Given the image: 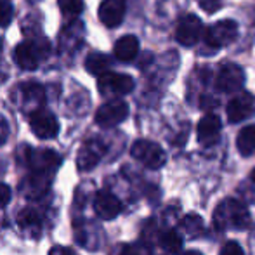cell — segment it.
<instances>
[{"instance_id": "6da1fadb", "label": "cell", "mask_w": 255, "mask_h": 255, "mask_svg": "<svg viewBox=\"0 0 255 255\" xmlns=\"http://www.w3.org/2000/svg\"><path fill=\"white\" fill-rule=\"evenodd\" d=\"M214 222L219 229H235V231H243L249 229L252 224L249 208L240 200L226 198L217 205L214 212Z\"/></svg>"}, {"instance_id": "7a4b0ae2", "label": "cell", "mask_w": 255, "mask_h": 255, "mask_svg": "<svg viewBox=\"0 0 255 255\" xmlns=\"http://www.w3.org/2000/svg\"><path fill=\"white\" fill-rule=\"evenodd\" d=\"M49 42L45 38H38L33 42H23L14 49V61L21 70H35L38 63L49 56Z\"/></svg>"}, {"instance_id": "3957f363", "label": "cell", "mask_w": 255, "mask_h": 255, "mask_svg": "<svg viewBox=\"0 0 255 255\" xmlns=\"http://www.w3.org/2000/svg\"><path fill=\"white\" fill-rule=\"evenodd\" d=\"M238 24L233 19H222L210 24L205 31V44L210 49H222L236 40Z\"/></svg>"}, {"instance_id": "277c9868", "label": "cell", "mask_w": 255, "mask_h": 255, "mask_svg": "<svg viewBox=\"0 0 255 255\" xmlns=\"http://www.w3.org/2000/svg\"><path fill=\"white\" fill-rule=\"evenodd\" d=\"M130 154L135 158L137 161H141L144 167L151 168V170H156V168H161L165 165V151L161 149L160 144L153 141H146V139H139L132 144L130 148Z\"/></svg>"}, {"instance_id": "5b68a950", "label": "cell", "mask_w": 255, "mask_h": 255, "mask_svg": "<svg viewBox=\"0 0 255 255\" xmlns=\"http://www.w3.org/2000/svg\"><path fill=\"white\" fill-rule=\"evenodd\" d=\"M135 87V82L130 75L108 71L98 80V89L103 96H125L130 94Z\"/></svg>"}, {"instance_id": "8992f818", "label": "cell", "mask_w": 255, "mask_h": 255, "mask_svg": "<svg viewBox=\"0 0 255 255\" xmlns=\"http://www.w3.org/2000/svg\"><path fill=\"white\" fill-rule=\"evenodd\" d=\"M127 117H128V104L122 101V99H113V101L104 103L96 111V124L99 127L110 128L115 127V125H120Z\"/></svg>"}, {"instance_id": "52a82bcc", "label": "cell", "mask_w": 255, "mask_h": 255, "mask_svg": "<svg viewBox=\"0 0 255 255\" xmlns=\"http://www.w3.org/2000/svg\"><path fill=\"white\" fill-rule=\"evenodd\" d=\"M215 85L221 92L226 94H233V92H240L245 85V71L242 66L235 63H228L219 70L217 78H215Z\"/></svg>"}, {"instance_id": "ba28073f", "label": "cell", "mask_w": 255, "mask_h": 255, "mask_svg": "<svg viewBox=\"0 0 255 255\" xmlns=\"http://www.w3.org/2000/svg\"><path fill=\"white\" fill-rule=\"evenodd\" d=\"M226 113H228V120L231 124H240V122L255 117V96L250 92H242V94L235 96L228 103Z\"/></svg>"}, {"instance_id": "9c48e42d", "label": "cell", "mask_w": 255, "mask_h": 255, "mask_svg": "<svg viewBox=\"0 0 255 255\" xmlns=\"http://www.w3.org/2000/svg\"><path fill=\"white\" fill-rule=\"evenodd\" d=\"M30 128L38 139H54L59 134V122L47 110H37L30 115Z\"/></svg>"}, {"instance_id": "30bf717a", "label": "cell", "mask_w": 255, "mask_h": 255, "mask_svg": "<svg viewBox=\"0 0 255 255\" xmlns=\"http://www.w3.org/2000/svg\"><path fill=\"white\" fill-rule=\"evenodd\" d=\"M202 31L203 24L200 21V17L195 16V14H186L179 21L177 30H175V38L184 47H193L202 38Z\"/></svg>"}, {"instance_id": "8fae6325", "label": "cell", "mask_w": 255, "mask_h": 255, "mask_svg": "<svg viewBox=\"0 0 255 255\" xmlns=\"http://www.w3.org/2000/svg\"><path fill=\"white\" fill-rule=\"evenodd\" d=\"M61 163V156L52 149H30L28 151V165L33 174L54 175Z\"/></svg>"}, {"instance_id": "7c38bea8", "label": "cell", "mask_w": 255, "mask_h": 255, "mask_svg": "<svg viewBox=\"0 0 255 255\" xmlns=\"http://www.w3.org/2000/svg\"><path fill=\"white\" fill-rule=\"evenodd\" d=\"M106 153V146L99 139H89L82 144L77 154V167L82 172H91L96 165L101 161V158Z\"/></svg>"}, {"instance_id": "4fadbf2b", "label": "cell", "mask_w": 255, "mask_h": 255, "mask_svg": "<svg viewBox=\"0 0 255 255\" xmlns=\"http://www.w3.org/2000/svg\"><path fill=\"white\" fill-rule=\"evenodd\" d=\"M127 10V0H103L99 5V19L104 26L117 28L122 24Z\"/></svg>"}, {"instance_id": "5bb4252c", "label": "cell", "mask_w": 255, "mask_h": 255, "mask_svg": "<svg viewBox=\"0 0 255 255\" xmlns=\"http://www.w3.org/2000/svg\"><path fill=\"white\" fill-rule=\"evenodd\" d=\"M221 118L217 115H205L202 120L198 122V128H196V135H198V142L203 146H212L219 141L221 137Z\"/></svg>"}, {"instance_id": "9a60e30c", "label": "cell", "mask_w": 255, "mask_h": 255, "mask_svg": "<svg viewBox=\"0 0 255 255\" xmlns=\"http://www.w3.org/2000/svg\"><path fill=\"white\" fill-rule=\"evenodd\" d=\"M94 210L99 219L103 221H113L122 212V203L113 193L99 191L94 198Z\"/></svg>"}, {"instance_id": "2e32d148", "label": "cell", "mask_w": 255, "mask_h": 255, "mask_svg": "<svg viewBox=\"0 0 255 255\" xmlns=\"http://www.w3.org/2000/svg\"><path fill=\"white\" fill-rule=\"evenodd\" d=\"M139 54V40L134 35H125L115 44V57L122 63H130Z\"/></svg>"}, {"instance_id": "e0dca14e", "label": "cell", "mask_w": 255, "mask_h": 255, "mask_svg": "<svg viewBox=\"0 0 255 255\" xmlns=\"http://www.w3.org/2000/svg\"><path fill=\"white\" fill-rule=\"evenodd\" d=\"M21 94H23L24 103L31 106V113L37 110H42L40 106L45 101V94H44V89L38 84H24L21 87Z\"/></svg>"}, {"instance_id": "ac0fdd59", "label": "cell", "mask_w": 255, "mask_h": 255, "mask_svg": "<svg viewBox=\"0 0 255 255\" xmlns=\"http://www.w3.org/2000/svg\"><path fill=\"white\" fill-rule=\"evenodd\" d=\"M110 66H111V59L101 52L89 54L87 59H85V68H87L89 73L94 75V77H103L104 73L110 71Z\"/></svg>"}, {"instance_id": "d6986e66", "label": "cell", "mask_w": 255, "mask_h": 255, "mask_svg": "<svg viewBox=\"0 0 255 255\" xmlns=\"http://www.w3.org/2000/svg\"><path fill=\"white\" fill-rule=\"evenodd\" d=\"M17 224H19V228L23 229L24 233H28V235H31V236L40 235V229H42L40 217H38V214L35 210L24 208L19 214V217H17Z\"/></svg>"}, {"instance_id": "ffe728a7", "label": "cell", "mask_w": 255, "mask_h": 255, "mask_svg": "<svg viewBox=\"0 0 255 255\" xmlns=\"http://www.w3.org/2000/svg\"><path fill=\"white\" fill-rule=\"evenodd\" d=\"M236 148L242 156H250L255 151V125H247L236 137Z\"/></svg>"}, {"instance_id": "44dd1931", "label": "cell", "mask_w": 255, "mask_h": 255, "mask_svg": "<svg viewBox=\"0 0 255 255\" xmlns=\"http://www.w3.org/2000/svg\"><path fill=\"white\" fill-rule=\"evenodd\" d=\"M181 229H182V231H184L186 235H188L191 240L200 238V236L203 235V231H205L202 217H200V215H196V214L186 215V217L181 221Z\"/></svg>"}, {"instance_id": "7402d4cb", "label": "cell", "mask_w": 255, "mask_h": 255, "mask_svg": "<svg viewBox=\"0 0 255 255\" xmlns=\"http://www.w3.org/2000/svg\"><path fill=\"white\" fill-rule=\"evenodd\" d=\"M160 245L165 252L168 254H179L182 250V238L177 231H165L160 236Z\"/></svg>"}, {"instance_id": "603a6c76", "label": "cell", "mask_w": 255, "mask_h": 255, "mask_svg": "<svg viewBox=\"0 0 255 255\" xmlns=\"http://www.w3.org/2000/svg\"><path fill=\"white\" fill-rule=\"evenodd\" d=\"M57 3L63 16L66 17H77L84 10V0H57Z\"/></svg>"}, {"instance_id": "cb8c5ba5", "label": "cell", "mask_w": 255, "mask_h": 255, "mask_svg": "<svg viewBox=\"0 0 255 255\" xmlns=\"http://www.w3.org/2000/svg\"><path fill=\"white\" fill-rule=\"evenodd\" d=\"M14 17V9L7 0H0V26H9Z\"/></svg>"}, {"instance_id": "d4e9b609", "label": "cell", "mask_w": 255, "mask_h": 255, "mask_svg": "<svg viewBox=\"0 0 255 255\" xmlns=\"http://www.w3.org/2000/svg\"><path fill=\"white\" fill-rule=\"evenodd\" d=\"M120 255H149V249H146L142 243H134V245L124 247Z\"/></svg>"}, {"instance_id": "484cf974", "label": "cell", "mask_w": 255, "mask_h": 255, "mask_svg": "<svg viewBox=\"0 0 255 255\" xmlns=\"http://www.w3.org/2000/svg\"><path fill=\"white\" fill-rule=\"evenodd\" d=\"M198 5L202 7L203 10H207L208 14H214L215 10H219L222 5H224L226 0H196Z\"/></svg>"}, {"instance_id": "4316f807", "label": "cell", "mask_w": 255, "mask_h": 255, "mask_svg": "<svg viewBox=\"0 0 255 255\" xmlns=\"http://www.w3.org/2000/svg\"><path fill=\"white\" fill-rule=\"evenodd\" d=\"M221 255H245L243 254V249L240 243L236 242H228L221 250Z\"/></svg>"}, {"instance_id": "83f0119b", "label": "cell", "mask_w": 255, "mask_h": 255, "mask_svg": "<svg viewBox=\"0 0 255 255\" xmlns=\"http://www.w3.org/2000/svg\"><path fill=\"white\" fill-rule=\"evenodd\" d=\"M9 139V124L5 118L0 115V146H3Z\"/></svg>"}, {"instance_id": "f1b7e54d", "label": "cell", "mask_w": 255, "mask_h": 255, "mask_svg": "<svg viewBox=\"0 0 255 255\" xmlns=\"http://www.w3.org/2000/svg\"><path fill=\"white\" fill-rule=\"evenodd\" d=\"M10 202V188L3 182H0V208H3Z\"/></svg>"}, {"instance_id": "f546056e", "label": "cell", "mask_w": 255, "mask_h": 255, "mask_svg": "<svg viewBox=\"0 0 255 255\" xmlns=\"http://www.w3.org/2000/svg\"><path fill=\"white\" fill-rule=\"evenodd\" d=\"M49 255H78V254L75 252L73 249H70V247L56 245V247H52V249L49 250Z\"/></svg>"}, {"instance_id": "4dcf8cb0", "label": "cell", "mask_w": 255, "mask_h": 255, "mask_svg": "<svg viewBox=\"0 0 255 255\" xmlns=\"http://www.w3.org/2000/svg\"><path fill=\"white\" fill-rule=\"evenodd\" d=\"M182 255H203V254H200L198 250H188V252H184Z\"/></svg>"}, {"instance_id": "1f68e13d", "label": "cell", "mask_w": 255, "mask_h": 255, "mask_svg": "<svg viewBox=\"0 0 255 255\" xmlns=\"http://www.w3.org/2000/svg\"><path fill=\"white\" fill-rule=\"evenodd\" d=\"M250 177H252V181L255 182V168H254V170H252V175H250Z\"/></svg>"}, {"instance_id": "d6a6232c", "label": "cell", "mask_w": 255, "mask_h": 255, "mask_svg": "<svg viewBox=\"0 0 255 255\" xmlns=\"http://www.w3.org/2000/svg\"><path fill=\"white\" fill-rule=\"evenodd\" d=\"M0 54H2V40H0Z\"/></svg>"}]
</instances>
